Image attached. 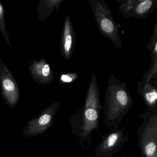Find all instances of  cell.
<instances>
[{
    "instance_id": "cell-13",
    "label": "cell",
    "mask_w": 157,
    "mask_h": 157,
    "mask_svg": "<svg viewBox=\"0 0 157 157\" xmlns=\"http://www.w3.org/2000/svg\"><path fill=\"white\" fill-rule=\"evenodd\" d=\"M157 19L153 28L152 35L146 48L150 53L151 62H157Z\"/></svg>"
},
{
    "instance_id": "cell-11",
    "label": "cell",
    "mask_w": 157,
    "mask_h": 157,
    "mask_svg": "<svg viewBox=\"0 0 157 157\" xmlns=\"http://www.w3.org/2000/svg\"><path fill=\"white\" fill-rule=\"evenodd\" d=\"M137 93L148 109L157 106V82H138Z\"/></svg>"
},
{
    "instance_id": "cell-5",
    "label": "cell",
    "mask_w": 157,
    "mask_h": 157,
    "mask_svg": "<svg viewBox=\"0 0 157 157\" xmlns=\"http://www.w3.org/2000/svg\"><path fill=\"white\" fill-rule=\"evenodd\" d=\"M60 105L59 101L55 102L45 108L37 117L29 120L23 130L24 136L34 137L47 131L53 125Z\"/></svg>"
},
{
    "instance_id": "cell-7",
    "label": "cell",
    "mask_w": 157,
    "mask_h": 157,
    "mask_svg": "<svg viewBox=\"0 0 157 157\" xmlns=\"http://www.w3.org/2000/svg\"><path fill=\"white\" fill-rule=\"evenodd\" d=\"M117 2L122 16L127 19H146L157 7V0H119Z\"/></svg>"
},
{
    "instance_id": "cell-2",
    "label": "cell",
    "mask_w": 157,
    "mask_h": 157,
    "mask_svg": "<svg viewBox=\"0 0 157 157\" xmlns=\"http://www.w3.org/2000/svg\"><path fill=\"white\" fill-rule=\"evenodd\" d=\"M132 105L133 101L127 88V82H122L115 76L110 75L102 108L106 126L118 128Z\"/></svg>"
},
{
    "instance_id": "cell-14",
    "label": "cell",
    "mask_w": 157,
    "mask_h": 157,
    "mask_svg": "<svg viewBox=\"0 0 157 157\" xmlns=\"http://www.w3.org/2000/svg\"><path fill=\"white\" fill-rule=\"evenodd\" d=\"M5 10L2 7L1 3H0V30L2 33L5 39V42L7 43V44L10 46V47H11L10 42L9 39V35L6 28V25H5Z\"/></svg>"
},
{
    "instance_id": "cell-6",
    "label": "cell",
    "mask_w": 157,
    "mask_h": 157,
    "mask_svg": "<svg viewBox=\"0 0 157 157\" xmlns=\"http://www.w3.org/2000/svg\"><path fill=\"white\" fill-rule=\"evenodd\" d=\"M128 140V135L124 129H113L105 134L101 141L95 148L94 153L97 157H112Z\"/></svg>"
},
{
    "instance_id": "cell-12",
    "label": "cell",
    "mask_w": 157,
    "mask_h": 157,
    "mask_svg": "<svg viewBox=\"0 0 157 157\" xmlns=\"http://www.w3.org/2000/svg\"><path fill=\"white\" fill-rule=\"evenodd\" d=\"M65 0H41L37 5L38 19L44 21L59 9Z\"/></svg>"
},
{
    "instance_id": "cell-9",
    "label": "cell",
    "mask_w": 157,
    "mask_h": 157,
    "mask_svg": "<svg viewBox=\"0 0 157 157\" xmlns=\"http://www.w3.org/2000/svg\"><path fill=\"white\" fill-rule=\"evenodd\" d=\"M76 37L71 19L67 14L64 19L60 42L61 56L65 60L70 59L73 55L77 43Z\"/></svg>"
},
{
    "instance_id": "cell-3",
    "label": "cell",
    "mask_w": 157,
    "mask_h": 157,
    "mask_svg": "<svg viewBox=\"0 0 157 157\" xmlns=\"http://www.w3.org/2000/svg\"><path fill=\"white\" fill-rule=\"evenodd\" d=\"M143 122L137 131L138 146L143 157H157V106L141 116Z\"/></svg>"
},
{
    "instance_id": "cell-8",
    "label": "cell",
    "mask_w": 157,
    "mask_h": 157,
    "mask_svg": "<svg viewBox=\"0 0 157 157\" xmlns=\"http://www.w3.org/2000/svg\"><path fill=\"white\" fill-rule=\"evenodd\" d=\"M0 82L2 96L6 104L11 108H14L20 100V89L12 73L1 58Z\"/></svg>"
},
{
    "instance_id": "cell-1",
    "label": "cell",
    "mask_w": 157,
    "mask_h": 157,
    "mask_svg": "<svg viewBox=\"0 0 157 157\" xmlns=\"http://www.w3.org/2000/svg\"><path fill=\"white\" fill-rule=\"evenodd\" d=\"M101 105L99 88L95 72L91 78L84 104L80 110L73 115L70 124L71 131L77 136L81 142H87L89 145L92 143L91 135L100 128Z\"/></svg>"
},
{
    "instance_id": "cell-15",
    "label": "cell",
    "mask_w": 157,
    "mask_h": 157,
    "mask_svg": "<svg viewBox=\"0 0 157 157\" xmlns=\"http://www.w3.org/2000/svg\"><path fill=\"white\" fill-rule=\"evenodd\" d=\"M78 77V73L77 72L62 73L59 77V82L61 84H70L75 82Z\"/></svg>"
},
{
    "instance_id": "cell-16",
    "label": "cell",
    "mask_w": 157,
    "mask_h": 157,
    "mask_svg": "<svg viewBox=\"0 0 157 157\" xmlns=\"http://www.w3.org/2000/svg\"><path fill=\"white\" fill-rule=\"evenodd\" d=\"M137 157V156H131V157Z\"/></svg>"
},
{
    "instance_id": "cell-4",
    "label": "cell",
    "mask_w": 157,
    "mask_h": 157,
    "mask_svg": "<svg viewBox=\"0 0 157 157\" xmlns=\"http://www.w3.org/2000/svg\"><path fill=\"white\" fill-rule=\"evenodd\" d=\"M88 2L103 36L111 41L116 48H122L123 43L119 29L107 3L104 0H89Z\"/></svg>"
},
{
    "instance_id": "cell-10",
    "label": "cell",
    "mask_w": 157,
    "mask_h": 157,
    "mask_svg": "<svg viewBox=\"0 0 157 157\" xmlns=\"http://www.w3.org/2000/svg\"><path fill=\"white\" fill-rule=\"evenodd\" d=\"M29 69L33 79L40 85H49L55 79L54 72L45 59L33 60Z\"/></svg>"
},
{
    "instance_id": "cell-17",
    "label": "cell",
    "mask_w": 157,
    "mask_h": 157,
    "mask_svg": "<svg viewBox=\"0 0 157 157\" xmlns=\"http://www.w3.org/2000/svg\"><path fill=\"white\" fill-rule=\"evenodd\" d=\"M0 157H1V154H0Z\"/></svg>"
}]
</instances>
